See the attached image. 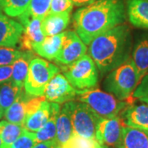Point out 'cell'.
Instances as JSON below:
<instances>
[{"label": "cell", "instance_id": "obj_5", "mask_svg": "<svg viewBox=\"0 0 148 148\" xmlns=\"http://www.w3.org/2000/svg\"><path fill=\"white\" fill-rule=\"evenodd\" d=\"M59 69L77 90H90L98 84V69L89 54H84L73 64Z\"/></svg>", "mask_w": 148, "mask_h": 148}, {"label": "cell", "instance_id": "obj_28", "mask_svg": "<svg viewBox=\"0 0 148 148\" xmlns=\"http://www.w3.org/2000/svg\"><path fill=\"white\" fill-rule=\"evenodd\" d=\"M62 148H103L100 143L93 138H86L73 134V136L62 146Z\"/></svg>", "mask_w": 148, "mask_h": 148}, {"label": "cell", "instance_id": "obj_14", "mask_svg": "<svg viewBox=\"0 0 148 148\" xmlns=\"http://www.w3.org/2000/svg\"><path fill=\"white\" fill-rule=\"evenodd\" d=\"M23 33L21 23L0 12V47L13 48L19 43Z\"/></svg>", "mask_w": 148, "mask_h": 148}, {"label": "cell", "instance_id": "obj_24", "mask_svg": "<svg viewBox=\"0 0 148 148\" xmlns=\"http://www.w3.org/2000/svg\"><path fill=\"white\" fill-rule=\"evenodd\" d=\"M23 91V87L15 84L12 80L0 84V110L3 115Z\"/></svg>", "mask_w": 148, "mask_h": 148}, {"label": "cell", "instance_id": "obj_12", "mask_svg": "<svg viewBox=\"0 0 148 148\" xmlns=\"http://www.w3.org/2000/svg\"><path fill=\"white\" fill-rule=\"evenodd\" d=\"M18 19L23 27V33L19 41L21 48L26 51H33V47L42 42L45 38L41 30L43 19L22 16H18Z\"/></svg>", "mask_w": 148, "mask_h": 148}, {"label": "cell", "instance_id": "obj_19", "mask_svg": "<svg viewBox=\"0 0 148 148\" xmlns=\"http://www.w3.org/2000/svg\"><path fill=\"white\" fill-rule=\"evenodd\" d=\"M70 21V12L49 13L42 20L41 30L45 36L60 34L67 28Z\"/></svg>", "mask_w": 148, "mask_h": 148}, {"label": "cell", "instance_id": "obj_26", "mask_svg": "<svg viewBox=\"0 0 148 148\" xmlns=\"http://www.w3.org/2000/svg\"><path fill=\"white\" fill-rule=\"evenodd\" d=\"M52 0H32L27 10L21 16L44 19L50 12Z\"/></svg>", "mask_w": 148, "mask_h": 148}, {"label": "cell", "instance_id": "obj_36", "mask_svg": "<svg viewBox=\"0 0 148 148\" xmlns=\"http://www.w3.org/2000/svg\"><path fill=\"white\" fill-rule=\"evenodd\" d=\"M4 1H5V0H0V12L3 11V4H4Z\"/></svg>", "mask_w": 148, "mask_h": 148}, {"label": "cell", "instance_id": "obj_10", "mask_svg": "<svg viewBox=\"0 0 148 148\" xmlns=\"http://www.w3.org/2000/svg\"><path fill=\"white\" fill-rule=\"evenodd\" d=\"M77 95L75 89L64 74L58 73L48 83L44 96L49 102L63 104L73 101Z\"/></svg>", "mask_w": 148, "mask_h": 148}, {"label": "cell", "instance_id": "obj_35", "mask_svg": "<svg viewBox=\"0 0 148 148\" xmlns=\"http://www.w3.org/2000/svg\"><path fill=\"white\" fill-rule=\"evenodd\" d=\"M96 0H72L73 5L77 7H83V6H87L91 4Z\"/></svg>", "mask_w": 148, "mask_h": 148}, {"label": "cell", "instance_id": "obj_25", "mask_svg": "<svg viewBox=\"0 0 148 148\" xmlns=\"http://www.w3.org/2000/svg\"><path fill=\"white\" fill-rule=\"evenodd\" d=\"M23 126L3 120L0 121V138L2 140V146H8L12 143L24 132Z\"/></svg>", "mask_w": 148, "mask_h": 148}, {"label": "cell", "instance_id": "obj_15", "mask_svg": "<svg viewBox=\"0 0 148 148\" xmlns=\"http://www.w3.org/2000/svg\"><path fill=\"white\" fill-rule=\"evenodd\" d=\"M75 101L64 103L58 114L56 123V140L59 145L63 146L73 134V112Z\"/></svg>", "mask_w": 148, "mask_h": 148}, {"label": "cell", "instance_id": "obj_27", "mask_svg": "<svg viewBox=\"0 0 148 148\" xmlns=\"http://www.w3.org/2000/svg\"><path fill=\"white\" fill-rule=\"evenodd\" d=\"M32 0H5L3 11L7 16L18 17L27 10Z\"/></svg>", "mask_w": 148, "mask_h": 148}, {"label": "cell", "instance_id": "obj_20", "mask_svg": "<svg viewBox=\"0 0 148 148\" xmlns=\"http://www.w3.org/2000/svg\"><path fill=\"white\" fill-rule=\"evenodd\" d=\"M51 115V102L44 101L39 108L28 115L23 124L24 128L32 132H37L49 120Z\"/></svg>", "mask_w": 148, "mask_h": 148}, {"label": "cell", "instance_id": "obj_16", "mask_svg": "<svg viewBox=\"0 0 148 148\" xmlns=\"http://www.w3.org/2000/svg\"><path fill=\"white\" fill-rule=\"evenodd\" d=\"M131 59L137 69L141 82L148 73V33L138 38L133 48Z\"/></svg>", "mask_w": 148, "mask_h": 148}, {"label": "cell", "instance_id": "obj_9", "mask_svg": "<svg viewBox=\"0 0 148 148\" xmlns=\"http://www.w3.org/2000/svg\"><path fill=\"white\" fill-rule=\"evenodd\" d=\"M123 126L124 124L119 116L101 119L95 132L96 141L101 146L119 148L122 141Z\"/></svg>", "mask_w": 148, "mask_h": 148}, {"label": "cell", "instance_id": "obj_32", "mask_svg": "<svg viewBox=\"0 0 148 148\" xmlns=\"http://www.w3.org/2000/svg\"><path fill=\"white\" fill-rule=\"evenodd\" d=\"M73 3L72 0H52L49 13H58L69 12H71Z\"/></svg>", "mask_w": 148, "mask_h": 148}, {"label": "cell", "instance_id": "obj_38", "mask_svg": "<svg viewBox=\"0 0 148 148\" xmlns=\"http://www.w3.org/2000/svg\"><path fill=\"white\" fill-rule=\"evenodd\" d=\"M2 144H3V143H2V140H1V138H0V147L2 146Z\"/></svg>", "mask_w": 148, "mask_h": 148}, {"label": "cell", "instance_id": "obj_33", "mask_svg": "<svg viewBox=\"0 0 148 148\" xmlns=\"http://www.w3.org/2000/svg\"><path fill=\"white\" fill-rule=\"evenodd\" d=\"M12 74V64L0 66V84L11 81Z\"/></svg>", "mask_w": 148, "mask_h": 148}, {"label": "cell", "instance_id": "obj_13", "mask_svg": "<svg viewBox=\"0 0 148 148\" xmlns=\"http://www.w3.org/2000/svg\"><path fill=\"white\" fill-rule=\"evenodd\" d=\"M124 126L148 131V104L127 106L119 115Z\"/></svg>", "mask_w": 148, "mask_h": 148}, {"label": "cell", "instance_id": "obj_7", "mask_svg": "<svg viewBox=\"0 0 148 148\" xmlns=\"http://www.w3.org/2000/svg\"><path fill=\"white\" fill-rule=\"evenodd\" d=\"M101 118L83 102H75L73 112V134L86 138L95 139L97 125Z\"/></svg>", "mask_w": 148, "mask_h": 148}, {"label": "cell", "instance_id": "obj_2", "mask_svg": "<svg viewBox=\"0 0 148 148\" xmlns=\"http://www.w3.org/2000/svg\"><path fill=\"white\" fill-rule=\"evenodd\" d=\"M131 49L130 28L121 24L95 37L89 44L88 53L98 71L105 75L128 60Z\"/></svg>", "mask_w": 148, "mask_h": 148}, {"label": "cell", "instance_id": "obj_18", "mask_svg": "<svg viewBox=\"0 0 148 148\" xmlns=\"http://www.w3.org/2000/svg\"><path fill=\"white\" fill-rule=\"evenodd\" d=\"M66 32L60 34L45 36L42 42L33 47V52L48 60H54L63 45Z\"/></svg>", "mask_w": 148, "mask_h": 148}, {"label": "cell", "instance_id": "obj_22", "mask_svg": "<svg viewBox=\"0 0 148 148\" xmlns=\"http://www.w3.org/2000/svg\"><path fill=\"white\" fill-rule=\"evenodd\" d=\"M59 111H60L59 104L51 102V115L49 117V120L45 123V124L43 127L35 132L37 143L56 139V123H57V119Z\"/></svg>", "mask_w": 148, "mask_h": 148}, {"label": "cell", "instance_id": "obj_29", "mask_svg": "<svg viewBox=\"0 0 148 148\" xmlns=\"http://www.w3.org/2000/svg\"><path fill=\"white\" fill-rule=\"evenodd\" d=\"M37 143L35 132L24 130L21 135L12 143L8 146H1L0 148H32Z\"/></svg>", "mask_w": 148, "mask_h": 148}, {"label": "cell", "instance_id": "obj_30", "mask_svg": "<svg viewBox=\"0 0 148 148\" xmlns=\"http://www.w3.org/2000/svg\"><path fill=\"white\" fill-rule=\"evenodd\" d=\"M23 53L24 51L16 50L13 48L0 47V66L12 65Z\"/></svg>", "mask_w": 148, "mask_h": 148}, {"label": "cell", "instance_id": "obj_39", "mask_svg": "<svg viewBox=\"0 0 148 148\" xmlns=\"http://www.w3.org/2000/svg\"><path fill=\"white\" fill-rule=\"evenodd\" d=\"M103 148H109V147H105V146H103Z\"/></svg>", "mask_w": 148, "mask_h": 148}, {"label": "cell", "instance_id": "obj_1", "mask_svg": "<svg viewBox=\"0 0 148 148\" xmlns=\"http://www.w3.org/2000/svg\"><path fill=\"white\" fill-rule=\"evenodd\" d=\"M126 20L123 0H96L74 13L76 33L89 45L95 37L123 24Z\"/></svg>", "mask_w": 148, "mask_h": 148}, {"label": "cell", "instance_id": "obj_17", "mask_svg": "<svg viewBox=\"0 0 148 148\" xmlns=\"http://www.w3.org/2000/svg\"><path fill=\"white\" fill-rule=\"evenodd\" d=\"M127 15L133 27L148 29V0H127Z\"/></svg>", "mask_w": 148, "mask_h": 148}, {"label": "cell", "instance_id": "obj_31", "mask_svg": "<svg viewBox=\"0 0 148 148\" xmlns=\"http://www.w3.org/2000/svg\"><path fill=\"white\" fill-rule=\"evenodd\" d=\"M132 95L140 101L148 104V73L141 80Z\"/></svg>", "mask_w": 148, "mask_h": 148}, {"label": "cell", "instance_id": "obj_21", "mask_svg": "<svg viewBox=\"0 0 148 148\" xmlns=\"http://www.w3.org/2000/svg\"><path fill=\"white\" fill-rule=\"evenodd\" d=\"M119 148H148V131L123 126Z\"/></svg>", "mask_w": 148, "mask_h": 148}, {"label": "cell", "instance_id": "obj_6", "mask_svg": "<svg viewBox=\"0 0 148 148\" xmlns=\"http://www.w3.org/2000/svg\"><path fill=\"white\" fill-rule=\"evenodd\" d=\"M60 69L55 64L40 58L31 61L24 88L27 95L33 97L43 96L48 83L58 74Z\"/></svg>", "mask_w": 148, "mask_h": 148}, {"label": "cell", "instance_id": "obj_34", "mask_svg": "<svg viewBox=\"0 0 148 148\" xmlns=\"http://www.w3.org/2000/svg\"><path fill=\"white\" fill-rule=\"evenodd\" d=\"M32 148H62V146L59 145L56 139H54L48 142L36 143Z\"/></svg>", "mask_w": 148, "mask_h": 148}, {"label": "cell", "instance_id": "obj_4", "mask_svg": "<svg viewBox=\"0 0 148 148\" xmlns=\"http://www.w3.org/2000/svg\"><path fill=\"white\" fill-rule=\"evenodd\" d=\"M78 100L86 104L101 119H110L119 116L127 106L123 101L106 91L98 89L77 90Z\"/></svg>", "mask_w": 148, "mask_h": 148}, {"label": "cell", "instance_id": "obj_3", "mask_svg": "<svg viewBox=\"0 0 148 148\" xmlns=\"http://www.w3.org/2000/svg\"><path fill=\"white\" fill-rule=\"evenodd\" d=\"M140 83L138 71L131 58L125 63L109 73L104 81L107 92L114 95L119 101L129 99Z\"/></svg>", "mask_w": 148, "mask_h": 148}, {"label": "cell", "instance_id": "obj_11", "mask_svg": "<svg viewBox=\"0 0 148 148\" xmlns=\"http://www.w3.org/2000/svg\"><path fill=\"white\" fill-rule=\"evenodd\" d=\"M86 45L77 34L73 31H69L66 32L63 45L54 60L59 64L69 65L86 54Z\"/></svg>", "mask_w": 148, "mask_h": 148}, {"label": "cell", "instance_id": "obj_23", "mask_svg": "<svg viewBox=\"0 0 148 148\" xmlns=\"http://www.w3.org/2000/svg\"><path fill=\"white\" fill-rule=\"evenodd\" d=\"M34 56L33 51H24L21 57L12 64V81L21 87H23L25 84L29 66Z\"/></svg>", "mask_w": 148, "mask_h": 148}, {"label": "cell", "instance_id": "obj_37", "mask_svg": "<svg viewBox=\"0 0 148 148\" xmlns=\"http://www.w3.org/2000/svg\"><path fill=\"white\" fill-rule=\"evenodd\" d=\"M3 116V113L1 112V110H0V119H1Z\"/></svg>", "mask_w": 148, "mask_h": 148}, {"label": "cell", "instance_id": "obj_8", "mask_svg": "<svg viewBox=\"0 0 148 148\" xmlns=\"http://www.w3.org/2000/svg\"><path fill=\"white\" fill-rule=\"evenodd\" d=\"M44 101H45L44 95L33 97L23 91L6 110L3 116L7 121L23 126L27 117L36 110Z\"/></svg>", "mask_w": 148, "mask_h": 148}]
</instances>
